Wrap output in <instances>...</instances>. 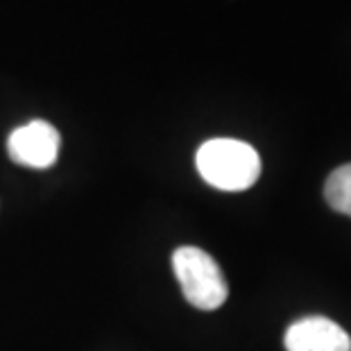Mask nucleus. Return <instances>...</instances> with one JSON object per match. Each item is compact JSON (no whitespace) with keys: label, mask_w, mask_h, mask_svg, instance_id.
I'll use <instances>...</instances> for the list:
<instances>
[{"label":"nucleus","mask_w":351,"mask_h":351,"mask_svg":"<svg viewBox=\"0 0 351 351\" xmlns=\"http://www.w3.org/2000/svg\"><path fill=\"white\" fill-rule=\"evenodd\" d=\"M195 163L208 186L227 193L247 191L261 177L258 152L236 138H211L202 143Z\"/></svg>","instance_id":"1"},{"label":"nucleus","mask_w":351,"mask_h":351,"mask_svg":"<svg viewBox=\"0 0 351 351\" xmlns=\"http://www.w3.org/2000/svg\"><path fill=\"white\" fill-rule=\"evenodd\" d=\"M173 270L184 297L199 311H215L227 302L229 286L220 265L204 250L184 245L173 254Z\"/></svg>","instance_id":"2"},{"label":"nucleus","mask_w":351,"mask_h":351,"mask_svg":"<svg viewBox=\"0 0 351 351\" xmlns=\"http://www.w3.org/2000/svg\"><path fill=\"white\" fill-rule=\"evenodd\" d=\"M59 147H62V136L57 127L48 121H29L23 127H16L10 138H7V152L10 159L19 166L46 170L57 163Z\"/></svg>","instance_id":"3"},{"label":"nucleus","mask_w":351,"mask_h":351,"mask_svg":"<svg viewBox=\"0 0 351 351\" xmlns=\"http://www.w3.org/2000/svg\"><path fill=\"white\" fill-rule=\"evenodd\" d=\"M283 345L286 351H351V338L333 319L308 315L288 326Z\"/></svg>","instance_id":"4"},{"label":"nucleus","mask_w":351,"mask_h":351,"mask_svg":"<svg viewBox=\"0 0 351 351\" xmlns=\"http://www.w3.org/2000/svg\"><path fill=\"white\" fill-rule=\"evenodd\" d=\"M324 197L333 211L345 213L351 218V163L335 168L328 175L324 184Z\"/></svg>","instance_id":"5"}]
</instances>
